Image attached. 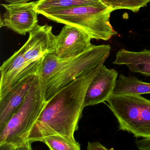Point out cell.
Listing matches in <instances>:
<instances>
[{"label":"cell","instance_id":"cell-2","mask_svg":"<svg viewBox=\"0 0 150 150\" xmlns=\"http://www.w3.org/2000/svg\"><path fill=\"white\" fill-rule=\"evenodd\" d=\"M110 51V45H92L83 53L72 57L60 58L52 53L45 55L40 72L46 100H50L62 88L104 64Z\"/></svg>","mask_w":150,"mask_h":150},{"label":"cell","instance_id":"cell-3","mask_svg":"<svg viewBox=\"0 0 150 150\" xmlns=\"http://www.w3.org/2000/svg\"><path fill=\"white\" fill-rule=\"evenodd\" d=\"M47 102L40 72L21 108L0 130V150H32L30 133Z\"/></svg>","mask_w":150,"mask_h":150},{"label":"cell","instance_id":"cell-6","mask_svg":"<svg viewBox=\"0 0 150 150\" xmlns=\"http://www.w3.org/2000/svg\"><path fill=\"white\" fill-rule=\"evenodd\" d=\"M42 61L30 63L24 57L22 47L16 51L0 67V97L4 96L21 80L30 74L39 72Z\"/></svg>","mask_w":150,"mask_h":150},{"label":"cell","instance_id":"cell-17","mask_svg":"<svg viewBox=\"0 0 150 150\" xmlns=\"http://www.w3.org/2000/svg\"><path fill=\"white\" fill-rule=\"evenodd\" d=\"M136 144L139 150H150V138L137 140Z\"/></svg>","mask_w":150,"mask_h":150},{"label":"cell","instance_id":"cell-9","mask_svg":"<svg viewBox=\"0 0 150 150\" xmlns=\"http://www.w3.org/2000/svg\"><path fill=\"white\" fill-rule=\"evenodd\" d=\"M40 72L21 80L0 97V130L21 108Z\"/></svg>","mask_w":150,"mask_h":150},{"label":"cell","instance_id":"cell-14","mask_svg":"<svg viewBox=\"0 0 150 150\" xmlns=\"http://www.w3.org/2000/svg\"><path fill=\"white\" fill-rule=\"evenodd\" d=\"M102 0H40L36 2L37 12L47 9H64L81 6L94 5Z\"/></svg>","mask_w":150,"mask_h":150},{"label":"cell","instance_id":"cell-19","mask_svg":"<svg viewBox=\"0 0 150 150\" xmlns=\"http://www.w3.org/2000/svg\"><path fill=\"white\" fill-rule=\"evenodd\" d=\"M9 4H16V3H26L33 0H4ZM40 1V0H38Z\"/></svg>","mask_w":150,"mask_h":150},{"label":"cell","instance_id":"cell-16","mask_svg":"<svg viewBox=\"0 0 150 150\" xmlns=\"http://www.w3.org/2000/svg\"><path fill=\"white\" fill-rule=\"evenodd\" d=\"M107 6L115 10L125 9L137 13L141 8L146 6L150 0H102Z\"/></svg>","mask_w":150,"mask_h":150},{"label":"cell","instance_id":"cell-13","mask_svg":"<svg viewBox=\"0 0 150 150\" xmlns=\"http://www.w3.org/2000/svg\"><path fill=\"white\" fill-rule=\"evenodd\" d=\"M126 93L150 94V83L143 82L134 76L127 77L120 74L112 94Z\"/></svg>","mask_w":150,"mask_h":150},{"label":"cell","instance_id":"cell-11","mask_svg":"<svg viewBox=\"0 0 150 150\" xmlns=\"http://www.w3.org/2000/svg\"><path fill=\"white\" fill-rule=\"evenodd\" d=\"M118 78L114 69L101 66L97 73L89 84L84 100V107L94 106L106 101L113 94Z\"/></svg>","mask_w":150,"mask_h":150},{"label":"cell","instance_id":"cell-1","mask_svg":"<svg viewBox=\"0 0 150 150\" xmlns=\"http://www.w3.org/2000/svg\"><path fill=\"white\" fill-rule=\"evenodd\" d=\"M101 64L89 73L62 88L48 100L29 137L32 144L42 142L48 136L59 134L75 141L74 134L84 109L88 88L99 71Z\"/></svg>","mask_w":150,"mask_h":150},{"label":"cell","instance_id":"cell-15","mask_svg":"<svg viewBox=\"0 0 150 150\" xmlns=\"http://www.w3.org/2000/svg\"><path fill=\"white\" fill-rule=\"evenodd\" d=\"M42 142L52 150H80L81 145L76 140L73 141L62 135L56 134L46 137Z\"/></svg>","mask_w":150,"mask_h":150},{"label":"cell","instance_id":"cell-10","mask_svg":"<svg viewBox=\"0 0 150 150\" xmlns=\"http://www.w3.org/2000/svg\"><path fill=\"white\" fill-rule=\"evenodd\" d=\"M27 42L22 46L24 57L30 63L42 61L45 55L54 53V39L52 26L38 24L29 32Z\"/></svg>","mask_w":150,"mask_h":150},{"label":"cell","instance_id":"cell-7","mask_svg":"<svg viewBox=\"0 0 150 150\" xmlns=\"http://www.w3.org/2000/svg\"><path fill=\"white\" fill-rule=\"evenodd\" d=\"M36 2L1 4L6 10L1 18V27H6L22 35L29 33L38 24Z\"/></svg>","mask_w":150,"mask_h":150},{"label":"cell","instance_id":"cell-4","mask_svg":"<svg viewBox=\"0 0 150 150\" xmlns=\"http://www.w3.org/2000/svg\"><path fill=\"white\" fill-rule=\"evenodd\" d=\"M114 10L103 1L94 5L38 12L57 23L70 25L83 30L92 39L108 41L117 35L110 22Z\"/></svg>","mask_w":150,"mask_h":150},{"label":"cell","instance_id":"cell-8","mask_svg":"<svg viewBox=\"0 0 150 150\" xmlns=\"http://www.w3.org/2000/svg\"><path fill=\"white\" fill-rule=\"evenodd\" d=\"M91 36L79 28L65 25L54 39V53L60 58L76 57L92 46Z\"/></svg>","mask_w":150,"mask_h":150},{"label":"cell","instance_id":"cell-5","mask_svg":"<svg viewBox=\"0 0 150 150\" xmlns=\"http://www.w3.org/2000/svg\"><path fill=\"white\" fill-rule=\"evenodd\" d=\"M116 118L119 130L134 137L150 138V100L133 93L112 94L106 101Z\"/></svg>","mask_w":150,"mask_h":150},{"label":"cell","instance_id":"cell-12","mask_svg":"<svg viewBox=\"0 0 150 150\" xmlns=\"http://www.w3.org/2000/svg\"><path fill=\"white\" fill-rule=\"evenodd\" d=\"M112 64L126 66L130 71L150 77V50L132 52L125 49L119 50Z\"/></svg>","mask_w":150,"mask_h":150},{"label":"cell","instance_id":"cell-18","mask_svg":"<svg viewBox=\"0 0 150 150\" xmlns=\"http://www.w3.org/2000/svg\"><path fill=\"white\" fill-rule=\"evenodd\" d=\"M87 149L88 150H108V149L103 145L100 142H88Z\"/></svg>","mask_w":150,"mask_h":150}]
</instances>
